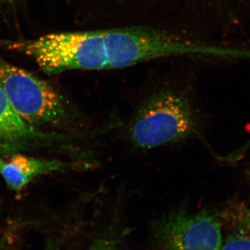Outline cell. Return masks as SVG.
<instances>
[{"label": "cell", "instance_id": "1", "mask_svg": "<svg viewBox=\"0 0 250 250\" xmlns=\"http://www.w3.org/2000/svg\"><path fill=\"white\" fill-rule=\"evenodd\" d=\"M49 73L67 70H108L156 59L207 51L170 31L143 26L90 28L57 33L16 44Z\"/></svg>", "mask_w": 250, "mask_h": 250}, {"label": "cell", "instance_id": "2", "mask_svg": "<svg viewBox=\"0 0 250 250\" xmlns=\"http://www.w3.org/2000/svg\"><path fill=\"white\" fill-rule=\"evenodd\" d=\"M124 134L131 147L143 152L182 144L199 136L196 108L178 75L160 77L144 90Z\"/></svg>", "mask_w": 250, "mask_h": 250}, {"label": "cell", "instance_id": "3", "mask_svg": "<svg viewBox=\"0 0 250 250\" xmlns=\"http://www.w3.org/2000/svg\"><path fill=\"white\" fill-rule=\"evenodd\" d=\"M0 85L16 113L32 127L67 129L86 125L83 114L52 85L1 59Z\"/></svg>", "mask_w": 250, "mask_h": 250}, {"label": "cell", "instance_id": "4", "mask_svg": "<svg viewBox=\"0 0 250 250\" xmlns=\"http://www.w3.org/2000/svg\"><path fill=\"white\" fill-rule=\"evenodd\" d=\"M158 250H223L221 223L207 210L177 208L156 223Z\"/></svg>", "mask_w": 250, "mask_h": 250}, {"label": "cell", "instance_id": "5", "mask_svg": "<svg viewBox=\"0 0 250 250\" xmlns=\"http://www.w3.org/2000/svg\"><path fill=\"white\" fill-rule=\"evenodd\" d=\"M68 166L60 161L16 154L0 159V175L11 190L20 192L36 177L66 170Z\"/></svg>", "mask_w": 250, "mask_h": 250}, {"label": "cell", "instance_id": "6", "mask_svg": "<svg viewBox=\"0 0 250 250\" xmlns=\"http://www.w3.org/2000/svg\"><path fill=\"white\" fill-rule=\"evenodd\" d=\"M34 134L32 126L18 116L0 85V139H19Z\"/></svg>", "mask_w": 250, "mask_h": 250}, {"label": "cell", "instance_id": "7", "mask_svg": "<svg viewBox=\"0 0 250 250\" xmlns=\"http://www.w3.org/2000/svg\"><path fill=\"white\" fill-rule=\"evenodd\" d=\"M140 8L171 24H180L188 0H132Z\"/></svg>", "mask_w": 250, "mask_h": 250}, {"label": "cell", "instance_id": "8", "mask_svg": "<svg viewBox=\"0 0 250 250\" xmlns=\"http://www.w3.org/2000/svg\"><path fill=\"white\" fill-rule=\"evenodd\" d=\"M231 217L240 233L250 238V207L244 206L237 207L232 210Z\"/></svg>", "mask_w": 250, "mask_h": 250}, {"label": "cell", "instance_id": "9", "mask_svg": "<svg viewBox=\"0 0 250 250\" xmlns=\"http://www.w3.org/2000/svg\"><path fill=\"white\" fill-rule=\"evenodd\" d=\"M223 250H250V238L241 233L230 236L224 241Z\"/></svg>", "mask_w": 250, "mask_h": 250}, {"label": "cell", "instance_id": "10", "mask_svg": "<svg viewBox=\"0 0 250 250\" xmlns=\"http://www.w3.org/2000/svg\"><path fill=\"white\" fill-rule=\"evenodd\" d=\"M250 151V138L246 141L241 147L238 148L236 151L227 156L226 161L229 162H235L239 161L242 158L244 157L246 154Z\"/></svg>", "mask_w": 250, "mask_h": 250}, {"label": "cell", "instance_id": "11", "mask_svg": "<svg viewBox=\"0 0 250 250\" xmlns=\"http://www.w3.org/2000/svg\"><path fill=\"white\" fill-rule=\"evenodd\" d=\"M89 250H122L111 241H100L94 244Z\"/></svg>", "mask_w": 250, "mask_h": 250}, {"label": "cell", "instance_id": "12", "mask_svg": "<svg viewBox=\"0 0 250 250\" xmlns=\"http://www.w3.org/2000/svg\"><path fill=\"white\" fill-rule=\"evenodd\" d=\"M249 178H250V172H249Z\"/></svg>", "mask_w": 250, "mask_h": 250}]
</instances>
